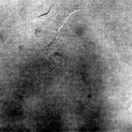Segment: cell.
Masks as SVG:
<instances>
[{
    "label": "cell",
    "instance_id": "obj_1",
    "mask_svg": "<svg viewBox=\"0 0 132 132\" xmlns=\"http://www.w3.org/2000/svg\"><path fill=\"white\" fill-rule=\"evenodd\" d=\"M87 3L86 0H81L74 3L68 9L63 11L56 20L55 29L56 31L64 24L66 18L70 14L76 11L84 8L86 6Z\"/></svg>",
    "mask_w": 132,
    "mask_h": 132
},
{
    "label": "cell",
    "instance_id": "obj_4",
    "mask_svg": "<svg viewBox=\"0 0 132 132\" xmlns=\"http://www.w3.org/2000/svg\"><path fill=\"white\" fill-rule=\"evenodd\" d=\"M53 58L54 59L55 62V66L52 70L56 66L57 64L60 60L61 59V55L60 54L58 53H54L53 55Z\"/></svg>",
    "mask_w": 132,
    "mask_h": 132
},
{
    "label": "cell",
    "instance_id": "obj_2",
    "mask_svg": "<svg viewBox=\"0 0 132 132\" xmlns=\"http://www.w3.org/2000/svg\"><path fill=\"white\" fill-rule=\"evenodd\" d=\"M53 4H52L48 11L46 13L40 16H37L36 18L40 19L42 21H45L48 20L50 17V14L53 9Z\"/></svg>",
    "mask_w": 132,
    "mask_h": 132
},
{
    "label": "cell",
    "instance_id": "obj_3",
    "mask_svg": "<svg viewBox=\"0 0 132 132\" xmlns=\"http://www.w3.org/2000/svg\"><path fill=\"white\" fill-rule=\"evenodd\" d=\"M58 35L57 34L53 42L47 47L48 50L52 51L56 48L58 42Z\"/></svg>",
    "mask_w": 132,
    "mask_h": 132
}]
</instances>
